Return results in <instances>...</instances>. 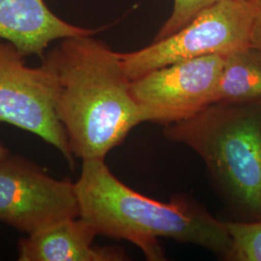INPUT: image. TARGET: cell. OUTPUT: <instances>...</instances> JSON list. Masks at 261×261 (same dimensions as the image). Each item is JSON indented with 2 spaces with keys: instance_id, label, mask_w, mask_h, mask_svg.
Masks as SVG:
<instances>
[{
  "instance_id": "6",
  "label": "cell",
  "mask_w": 261,
  "mask_h": 261,
  "mask_svg": "<svg viewBox=\"0 0 261 261\" xmlns=\"http://www.w3.org/2000/svg\"><path fill=\"white\" fill-rule=\"evenodd\" d=\"M80 217L75 183L50 176L28 159H0V222L27 235Z\"/></svg>"
},
{
  "instance_id": "4",
  "label": "cell",
  "mask_w": 261,
  "mask_h": 261,
  "mask_svg": "<svg viewBox=\"0 0 261 261\" xmlns=\"http://www.w3.org/2000/svg\"><path fill=\"white\" fill-rule=\"evenodd\" d=\"M256 0H221L202 10L186 27L140 50L119 54L128 79L208 56H225L251 46Z\"/></svg>"
},
{
  "instance_id": "12",
  "label": "cell",
  "mask_w": 261,
  "mask_h": 261,
  "mask_svg": "<svg viewBox=\"0 0 261 261\" xmlns=\"http://www.w3.org/2000/svg\"><path fill=\"white\" fill-rule=\"evenodd\" d=\"M219 1L221 0H174L172 13L159 30L154 41L165 39L177 32L191 22L198 13Z\"/></svg>"
},
{
  "instance_id": "7",
  "label": "cell",
  "mask_w": 261,
  "mask_h": 261,
  "mask_svg": "<svg viewBox=\"0 0 261 261\" xmlns=\"http://www.w3.org/2000/svg\"><path fill=\"white\" fill-rule=\"evenodd\" d=\"M224 56H208L152 71L130 82L142 122L183 121L216 102Z\"/></svg>"
},
{
  "instance_id": "1",
  "label": "cell",
  "mask_w": 261,
  "mask_h": 261,
  "mask_svg": "<svg viewBox=\"0 0 261 261\" xmlns=\"http://www.w3.org/2000/svg\"><path fill=\"white\" fill-rule=\"evenodd\" d=\"M43 58L56 73L55 112L74 157L105 159L143 123L119 54L102 41L65 38Z\"/></svg>"
},
{
  "instance_id": "10",
  "label": "cell",
  "mask_w": 261,
  "mask_h": 261,
  "mask_svg": "<svg viewBox=\"0 0 261 261\" xmlns=\"http://www.w3.org/2000/svg\"><path fill=\"white\" fill-rule=\"evenodd\" d=\"M215 103L261 105V50L249 46L224 56Z\"/></svg>"
},
{
  "instance_id": "5",
  "label": "cell",
  "mask_w": 261,
  "mask_h": 261,
  "mask_svg": "<svg viewBox=\"0 0 261 261\" xmlns=\"http://www.w3.org/2000/svg\"><path fill=\"white\" fill-rule=\"evenodd\" d=\"M24 57L12 43L0 39V123L37 136L73 167L75 157L55 112L56 73L47 59L29 67Z\"/></svg>"
},
{
  "instance_id": "14",
  "label": "cell",
  "mask_w": 261,
  "mask_h": 261,
  "mask_svg": "<svg viewBox=\"0 0 261 261\" xmlns=\"http://www.w3.org/2000/svg\"><path fill=\"white\" fill-rule=\"evenodd\" d=\"M8 154H9V150H8V148H7L4 144H2V143L0 142V159L5 157V156L8 155Z\"/></svg>"
},
{
  "instance_id": "11",
  "label": "cell",
  "mask_w": 261,
  "mask_h": 261,
  "mask_svg": "<svg viewBox=\"0 0 261 261\" xmlns=\"http://www.w3.org/2000/svg\"><path fill=\"white\" fill-rule=\"evenodd\" d=\"M231 238L226 259L261 261V220L225 222Z\"/></svg>"
},
{
  "instance_id": "2",
  "label": "cell",
  "mask_w": 261,
  "mask_h": 261,
  "mask_svg": "<svg viewBox=\"0 0 261 261\" xmlns=\"http://www.w3.org/2000/svg\"><path fill=\"white\" fill-rule=\"evenodd\" d=\"M80 217L98 232L139 247L150 261L165 260L161 238L193 244L226 258L231 238L225 222L187 197L161 202L112 174L105 159L83 161L75 182Z\"/></svg>"
},
{
  "instance_id": "9",
  "label": "cell",
  "mask_w": 261,
  "mask_h": 261,
  "mask_svg": "<svg viewBox=\"0 0 261 261\" xmlns=\"http://www.w3.org/2000/svg\"><path fill=\"white\" fill-rule=\"evenodd\" d=\"M98 232L82 217L61 221L18 244L19 261H124L129 256L115 246L96 247Z\"/></svg>"
},
{
  "instance_id": "13",
  "label": "cell",
  "mask_w": 261,
  "mask_h": 261,
  "mask_svg": "<svg viewBox=\"0 0 261 261\" xmlns=\"http://www.w3.org/2000/svg\"><path fill=\"white\" fill-rule=\"evenodd\" d=\"M251 46L261 50V0H256V13L252 24Z\"/></svg>"
},
{
  "instance_id": "3",
  "label": "cell",
  "mask_w": 261,
  "mask_h": 261,
  "mask_svg": "<svg viewBox=\"0 0 261 261\" xmlns=\"http://www.w3.org/2000/svg\"><path fill=\"white\" fill-rule=\"evenodd\" d=\"M164 133L203 160L241 214L261 220V105L212 103Z\"/></svg>"
},
{
  "instance_id": "8",
  "label": "cell",
  "mask_w": 261,
  "mask_h": 261,
  "mask_svg": "<svg viewBox=\"0 0 261 261\" xmlns=\"http://www.w3.org/2000/svg\"><path fill=\"white\" fill-rule=\"evenodd\" d=\"M95 32L58 18L44 0H0V39L12 43L25 57L43 59L54 41Z\"/></svg>"
}]
</instances>
